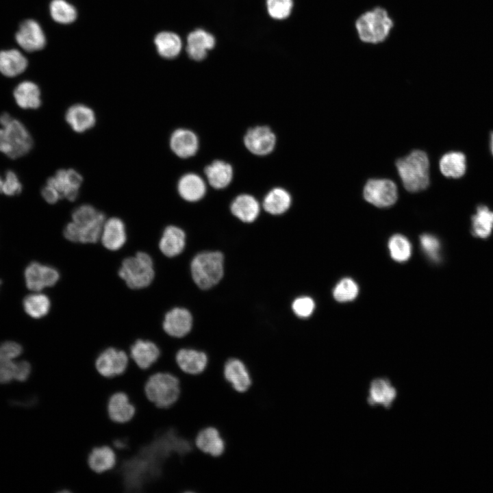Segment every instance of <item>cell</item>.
<instances>
[{"mask_svg": "<svg viewBox=\"0 0 493 493\" xmlns=\"http://www.w3.org/2000/svg\"><path fill=\"white\" fill-rule=\"evenodd\" d=\"M105 219V214L92 205L81 204L72 211L71 220L63 230L64 236L74 243H96Z\"/></svg>", "mask_w": 493, "mask_h": 493, "instance_id": "6da1fadb", "label": "cell"}, {"mask_svg": "<svg viewBox=\"0 0 493 493\" xmlns=\"http://www.w3.org/2000/svg\"><path fill=\"white\" fill-rule=\"evenodd\" d=\"M398 174L405 189L410 192L424 190L429 185V160L427 154L419 149L395 162Z\"/></svg>", "mask_w": 493, "mask_h": 493, "instance_id": "7a4b0ae2", "label": "cell"}, {"mask_svg": "<svg viewBox=\"0 0 493 493\" xmlns=\"http://www.w3.org/2000/svg\"><path fill=\"white\" fill-rule=\"evenodd\" d=\"M144 393L148 400L155 407L167 409L179 399L181 394L179 378L168 372L151 374L144 384Z\"/></svg>", "mask_w": 493, "mask_h": 493, "instance_id": "3957f363", "label": "cell"}, {"mask_svg": "<svg viewBox=\"0 0 493 493\" xmlns=\"http://www.w3.org/2000/svg\"><path fill=\"white\" fill-rule=\"evenodd\" d=\"M118 275L129 288H145L155 277L153 261L148 253L139 251L123 260Z\"/></svg>", "mask_w": 493, "mask_h": 493, "instance_id": "277c9868", "label": "cell"}, {"mask_svg": "<svg viewBox=\"0 0 493 493\" xmlns=\"http://www.w3.org/2000/svg\"><path fill=\"white\" fill-rule=\"evenodd\" d=\"M223 255L219 251L197 254L190 264L194 283L201 289H208L218 283L223 275Z\"/></svg>", "mask_w": 493, "mask_h": 493, "instance_id": "5b68a950", "label": "cell"}, {"mask_svg": "<svg viewBox=\"0 0 493 493\" xmlns=\"http://www.w3.org/2000/svg\"><path fill=\"white\" fill-rule=\"evenodd\" d=\"M32 137L25 126L13 118L6 126L0 128V152L10 159L27 155L33 148Z\"/></svg>", "mask_w": 493, "mask_h": 493, "instance_id": "8992f818", "label": "cell"}, {"mask_svg": "<svg viewBox=\"0 0 493 493\" xmlns=\"http://www.w3.org/2000/svg\"><path fill=\"white\" fill-rule=\"evenodd\" d=\"M393 21L386 10L376 8L363 14L356 21L360 40L367 43H379L389 35Z\"/></svg>", "mask_w": 493, "mask_h": 493, "instance_id": "52a82bcc", "label": "cell"}, {"mask_svg": "<svg viewBox=\"0 0 493 493\" xmlns=\"http://www.w3.org/2000/svg\"><path fill=\"white\" fill-rule=\"evenodd\" d=\"M130 362L127 351L110 346L103 349L97 356L94 366L98 373L111 379L123 375Z\"/></svg>", "mask_w": 493, "mask_h": 493, "instance_id": "ba28073f", "label": "cell"}, {"mask_svg": "<svg viewBox=\"0 0 493 493\" xmlns=\"http://www.w3.org/2000/svg\"><path fill=\"white\" fill-rule=\"evenodd\" d=\"M364 199L377 207H388L398 199V188L389 179H370L363 188Z\"/></svg>", "mask_w": 493, "mask_h": 493, "instance_id": "9c48e42d", "label": "cell"}, {"mask_svg": "<svg viewBox=\"0 0 493 493\" xmlns=\"http://www.w3.org/2000/svg\"><path fill=\"white\" fill-rule=\"evenodd\" d=\"M83 181V176L77 170L64 168L57 170L47 179L46 184L52 186L62 199L75 201L79 194Z\"/></svg>", "mask_w": 493, "mask_h": 493, "instance_id": "30bf717a", "label": "cell"}, {"mask_svg": "<svg viewBox=\"0 0 493 493\" xmlns=\"http://www.w3.org/2000/svg\"><path fill=\"white\" fill-rule=\"evenodd\" d=\"M398 396V390L390 378L379 376L372 378L368 385L366 403L370 407L381 406L390 409Z\"/></svg>", "mask_w": 493, "mask_h": 493, "instance_id": "8fae6325", "label": "cell"}, {"mask_svg": "<svg viewBox=\"0 0 493 493\" xmlns=\"http://www.w3.org/2000/svg\"><path fill=\"white\" fill-rule=\"evenodd\" d=\"M223 378L236 392H248L252 386V375L246 365L241 359L229 358L222 368Z\"/></svg>", "mask_w": 493, "mask_h": 493, "instance_id": "7c38bea8", "label": "cell"}, {"mask_svg": "<svg viewBox=\"0 0 493 493\" xmlns=\"http://www.w3.org/2000/svg\"><path fill=\"white\" fill-rule=\"evenodd\" d=\"M64 121L73 132L82 134L94 127L97 117L93 108L88 105L75 103L66 110Z\"/></svg>", "mask_w": 493, "mask_h": 493, "instance_id": "4fadbf2b", "label": "cell"}, {"mask_svg": "<svg viewBox=\"0 0 493 493\" xmlns=\"http://www.w3.org/2000/svg\"><path fill=\"white\" fill-rule=\"evenodd\" d=\"M130 360L140 369H149L160 358L161 350L158 344L148 338H138L127 351Z\"/></svg>", "mask_w": 493, "mask_h": 493, "instance_id": "5bb4252c", "label": "cell"}, {"mask_svg": "<svg viewBox=\"0 0 493 493\" xmlns=\"http://www.w3.org/2000/svg\"><path fill=\"white\" fill-rule=\"evenodd\" d=\"M25 279L29 290L40 292L55 285L60 279V273L52 266L34 262L25 268Z\"/></svg>", "mask_w": 493, "mask_h": 493, "instance_id": "9a60e30c", "label": "cell"}, {"mask_svg": "<svg viewBox=\"0 0 493 493\" xmlns=\"http://www.w3.org/2000/svg\"><path fill=\"white\" fill-rule=\"evenodd\" d=\"M193 442L199 452L213 458L220 457L226 450L224 438L220 431L214 426H207L199 429Z\"/></svg>", "mask_w": 493, "mask_h": 493, "instance_id": "2e32d148", "label": "cell"}, {"mask_svg": "<svg viewBox=\"0 0 493 493\" xmlns=\"http://www.w3.org/2000/svg\"><path fill=\"white\" fill-rule=\"evenodd\" d=\"M175 362L184 374L199 376L207 370L209 359L207 354L202 351L181 347L175 353Z\"/></svg>", "mask_w": 493, "mask_h": 493, "instance_id": "e0dca14e", "label": "cell"}, {"mask_svg": "<svg viewBox=\"0 0 493 493\" xmlns=\"http://www.w3.org/2000/svg\"><path fill=\"white\" fill-rule=\"evenodd\" d=\"M192 317L190 312L183 307H174L166 312L162 322L164 333L173 338H182L192 329Z\"/></svg>", "mask_w": 493, "mask_h": 493, "instance_id": "ac0fdd59", "label": "cell"}, {"mask_svg": "<svg viewBox=\"0 0 493 493\" xmlns=\"http://www.w3.org/2000/svg\"><path fill=\"white\" fill-rule=\"evenodd\" d=\"M244 143L251 153L257 155H266L274 149L276 137L268 127L257 126L246 131Z\"/></svg>", "mask_w": 493, "mask_h": 493, "instance_id": "d6986e66", "label": "cell"}, {"mask_svg": "<svg viewBox=\"0 0 493 493\" xmlns=\"http://www.w3.org/2000/svg\"><path fill=\"white\" fill-rule=\"evenodd\" d=\"M168 145L172 153L181 159L194 156L199 149V140L192 130L179 127L172 131L168 139Z\"/></svg>", "mask_w": 493, "mask_h": 493, "instance_id": "ffe728a7", "label": "cell"}, {"mask_svg": "<svg viewBox=\"0 0 493 493\" xmlns=\"http://www.w3.org/2000/svg\"><path fill=\"white\" fill-rule=\"evenodd\" d=\"M18 45L26 51L33 52L44 48L45 33L38 22L32 19L23 21L15 36Z\"/></svg>", "mask_w": 493, "mask_h": 493, "instance_id": "44dd1931", "label": "cell"}, {"mask_svg": "<svg viewBox=\"0 0 493 493\" xmlns=\"http://www.w3.org/2000/svg\"><path fill=\"white\" fill-rule=\"evenodd\" d=\"M99 241L109 251H115L121 249L127 241V230L123 220L117 216L106 218Z\"/></svg>", "mask_w": 493, "mask_h": 493, "instance_id": "7402d4cb", "label": "cell"}, {"mask_svg": "<svg viewBox=\"0 0 493 493\" xmlns=\"http://www.w3.org/2000/svg\"><path fill=\"white\" fill-rule=\"evenodd\" d=\"M107 412L112 422L124 424L133 418L136 414V407L127 394L123 391H117L108 399Z\"/></svg>", "mask_w": 493, "mask_h": 493, "instance_id": "603a6c76", "label": "cell"}, {"mask_svg": "<svg viewBox=\"0 0 493 493\" xmlns=\"http://www.w3.org/2000/svg\"><path fill=\"white\" fill-rule=\"evenodd\" d=\"M117 461L115 451L108 444L94 446L87 459L89 468L97 474H103L113 470Z\"/></svg>", "mask_w": 493, "mask_h": 493, "instance_id": "cb8c5ba5", "label": "cell"}, {"mask_svg": "<svg viewBox=\"0 0 493 493\" xmlns=\"http://www.w3.org/2000/svg\"><path fill=\"white\" fill-rule=\"evenodd\" d=\"M215 44V38L212 34L202 29H198L188 34L186 51L192 60L201 61L205 59L207 51L212 49Z\"/></svg>", "mask_w": 493, "mask_h": 493, "instance_id": "d4e9b609", "label": "cell"}, {"mask_svg": "<svg viewBox=\"0 0 493 493\" xmlns=\"http://www.w3.org/2000/svg\"><path fill=\"white\" fill-rule=\"evenodd\" d=\"M186 246V233L175 225L164 228L159 241V249L166 257H173L179 255Z\"/></svg>", "mask_w": 493, "mask_h": 493, "instance_id": "484cf974", "label": "cell"}, {"mask_svg": "<svg viewBox=\"0 0 493 493\" xmlns=\"http://www.w3.org/2000/svg\"><path fill=\"white\" fill-rule=\"evenodd\" d=\"M177 191L179 197L188 202H196L201 199L206 192L203 179L193 173L181 175L177 183Z\"/></svg>", "mask_w": 493, "mask_h": 493, "instance_id": "4316f807", "label": "cell"}, {"mask_svg": "<svg viewBox=\"0 0 493 493\" xmlns=\"http://www.w3.org/2000/svg\"><path fill=\"white\" fill-rule=\"evenodd\" d=\"M13 95L16 104L25 110H36L42 105L41 92L33 81H24L14 90Z\"/></svg>", "mask_w": 493, "mask_h": 493, "instance_id": "83f0119b", "label": "cell"}, {"mask_svg": "<svg viewBox=\"0 0 493 493\" xmlns=\"http://www.w3.org/2000/svg\"><path fill=\"white\" fill-rule=\"evenodd\" d=\"M231 213L244 223H251L258 216L260 205L256 199L246 194L238 196L231 203Z\"/></svg>", "mask_w": 493, "mask_h": 493, "instance_id": "f1b7e54d", "label": "cell"}, {"mask_svg": "<svg viewBox=\"0 0 493 493\" xmlns=\"http://www.w3.org/2000/svg\"><path fill=\"white\" fill-rule=\"evenodd\" d=\"M27 66L26 58L17 49L0 51V73L5 77H16Z\"/></svg>", "mask_w": 493, "mask_h": 493, "instance_id": "f546056e", "label": "cell"}, {"mask_svg": "<svg viewBox=\"0 0 493 493\" xmlns=\"http://www.w3.org/2000/svg\"><path fill=\"white\" fill-rule=\"evenodd\" d=\"M439 168L441 173L447 178H460L466 170V155L460 151L446 153L439 161Z\"/></svg>", "mask_w": 493, "mask_h": 493, "instance_id": "4dcf8cb0", "label": "cell"}, {"mask_svg": "<svg viewBox=\"0 0 493 493\" xmlns=\"http://www.w3.org/2000/svg\"><path fill=\"white\" fill-rule=\"evenodd\" d=\"M205 174L209 184L214 188L227 187L233 177L231 166L222 160H215L205 168Z\"/></svg>", "mask_w": 493, "mask_h": 493, "instance_id": "1f68e13d", "label": "cell"}, {"mask_svg": "<svg viewBox=\"0 0 493 493\" xmlns=\"http://www.w3.org/2000/svg\"><path fill=\"white\" fill-rule=\"evenodd\" d=\"M154 43L159 55L166 59H173L181 52L182 42L180 37L171 31L158 33Z\"/></svg>", "mask_w": 493, "mask_h": 493, "instance_id": "d6a6232c", "label": "cell"}, {"mask_svg": "<svg viewBox=\"0 0 493 493\" xmlns=\"http://www.w3.org/2000/svg\"><path fill=\"white\" fill-rule=\"evenodd\" d=\"M291 202V196L287 190L282 188H275L265 196L263 207L268 213L279 215L289 209Z\"/></svg>", "mask_w": 493, "mask_h": 493, "instance_id": "836d02e7", "label": "cell"}, {"mask_svg": "<svg viewBox=\"0 0 493 493\" xmlns=\"http://www.w3.org/2000/svg\"><path fill=\"white\" fill-rule=\"evenodd\" d=\"M493 229V212L487 206L480 205L472 217V232L474 236L486 238Z\"/></svg>", "mask_w": 493, "mask_h": 493, "instance_id": "e575fe53", "label": "cell"}, {"mask_svg": "<svg viewBox=\"0 0 493 493\" xmlns=\"http://www.w3.org/2000/svg\"><path fill=\"white\" fill-rule=\"evenodd\" d=\"M23 304L25 312L34 318L44 317L49 313L51 307L49 297L38 292L25 296Z\"/></svg>", "mask_w": 493, "mask_h": 493, "instance_id": "d590c367", "label": "cell"}, {"mask_svg": "<svg viewBox=\"0 0 493 493\" xmlns=\"http://www.w3.org/2000/svg\"><path fill=\"white\" fill-rule=\"evenodd\" d=\"M49 10L52 18L60 24H70L77 16L75 8L66 0H53Z\"/></svg>", "mask_w": 493, "mask_h": 493, "instance_id": "8d00e7d4", "label": "cell"}, {"mask_svg": "<svg viewBox=\"0 0 493 493\" xmlns=\"http://www.w3.org/2000/svg\"><path fill=\"white\" fill-rule=\"evenodd\" d=\"M388 246L391 257L396 262H405L411 256V244L409 240L402 235H394L390 239Z\"/></svg>", "mask_w": 493, "mask_h": 493, "instance_id": "74e56055", "label": "cell"}, {"mask_svg": "<svg viewBox=\"0 0 493 493\" xmlns=\"http://www.w3.org/2000/svg\"><path fill=\"white\" fill-rule=\"evenodd\" d=\"M357 283L350 278L342 279L333 290V297L339 302H347L353 300L357 295Z\"/></svg>", "mask_w": 493, "mask_h": 493, "instance_id": "f35d334b", "label": "cell"}, {"mask_svg": "<svg viewBox=\"0 0 493 493\" xmlns=\"http://www.w3.org/2000/svg\"><path fill=\"white\" fill-rule=\"evenodd\" d=\"M293 7L292 0H266V8L270 17L276 20L288 18Z\"/></svg>", "mask_w": 493, "mask_h": 493, "instance_id": "ab89813d", "label": "cell"}, {"mask_svg": "<svg viewBox=\"0 0 493 493\" xmlns=\"http://www.w3.org/2000/svg\"><path fill=\"white\" fill-rule=\"evenodd\" d=\"M22 191V184L18 175L12 170L6 171L3 179L1 193L7 196H15Z\"/></svg>", "mask_w": 493, "mask_h": 493, "instance_id": "60d3db41", "label": "cell"}, {"mask_svg": "<svg viewBox=\"0 0 493 493\" xmlns=\"http://www.w3.org/2000/svg\"><path fill=\"white\" fill-rule=\"evenodd\" d=\"M292 307L296 316L301 318H307L312 314L315 304L312 298L302 296L294 301Z\"/></svg>", "mask_w": 493, "mask_h": 493, "instance_id": "b9f144b4", "label": "cell"}, {"mask_svg": "<svg viewBox=\"0 0 493 493\" xmlns=\"http://www.w3.org/2000/svg\"><path fill=\"white\" fill-rule=\"evenodd\" d=\"M420 244L423 251L433 260L439 259L440 242L433 236L423 234L420 236Z\"/></svg>", "mask_w": 493, "mask_h": 493, "instance_id": "7bdbcfd3", "label": "cell"}, {"mask_svg": "<svg viewBox=\"0 0 493 493\" xmlns=\"http://www.w3.org/2000/svg\"><path fill=\"white\" fill-rule=\"evenodd\" d=\"M16 363L13 359L0 355V383H8L14 379Z\"/></svg>", "mask_w": 493, "mask_h": 493, "instance_id": "ee69618b", "label": "cell"}, {"mask_svg": "<svg viewBox=\"0 0 493 493\" xmlns=\"http://www.w3.org/2000/svg\"><path fill=\"white\" fill-rule=\"evenodd\" d=\"M23 351V348L18 343L14 341H5L0 344V355L14 359Z\"/></svg>", "mask_w": 493, "mask_h": 493, "instance_id": "f6af8a7d", "label": "cell"}, {"mask_svg": "<svg viewBox=\"0 0 493 493\" xmlns=\"http://www.w3.org/2000/svg\"><path fill=\"white\" fill-rule=\"evenodd\" d=\"M31 372V366L29 362L23 360L16 363L14 379L23 382L29 377Z\"/></svg>", "mask_w": 493, "mask_h": 493, "instance_id": "bcb514c9", "label": "cell"}, {"mask_svg": "<svg viewBox=\"0 0 493 493\" xmlns=\"http://www.w3.org/2000/svg\"><path fill=\"white\" fill-rule=\"evenodd\" d=\"M41 195L44 200L49 204H55L62 199L58 192L48 184L42 188Z\"/></svg>", "mask_w": 493, "mask_h": 493, "instance_id": "7dc6e473", "label": "cell"}, {"mask_svg": "<svg viewBox=\"0 0 493 493\" xmlns=\"http://www.w3.org/2000/svg\"><path fill=\"white\" fill-rule=\"evenodd\" d=\"M14 118L8 112H3L0 114V125L1 127L8 125Z\"/></svg>", "mask_w": 493, "mask_h": 493, "instance_id": "c3c4849f", "label": "cell"}, {"mask_svg": "<svg viewBox=\"0 0 493 493\" xmlns=\"http://www.w3.org/2000/svg\"><path fill=\"white\" fill-rule=\"evenodd\" d=\"M490 151L493 155V132L490 134Z\"/></svg>", "mask_w": 493, "mask_h": 493, "instance_id": "681fc988", "label": "cell"}, {"mask_svg": "<svg viewBox=\"0 0 493 493\" xmlns=\"http://www.w3.org/2000/svg\"><path fill=\"white\" fill-rule=\"evenodd\" d=\"M3 179L2 177L0 176V192H1V189H2V186H3Z\"/></svg>", "mask_w": 493, "mask_h": 493, "instance_id": "f907efd6", "label": "cell"}]
</instances>
